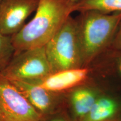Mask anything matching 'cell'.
I'll return each instance as SVG.
<instances>
[{"mask_svg":"<svg viewBox=\"0 0 121 121\" xmlns=\"http://www.w3.org/2000/svg\"><path fill=\"white\" fill-rule=\"evenodd\" d=\"M111 121H121V119H113Z\"/></svg>","mask_w":121,"mask_h":121,"instance_id":"16","label":"cell"},{"mask_svg":"<svg viewBox=\"0 0 121 121\" xmlns=\"http://www.w3.org/2000/svg\"><path fill=\"white\" fill-rule=\"evenodd\" d=\"M44 121H71V119H69L66 116H56L46 118Z\"/></svg>","mask_w":121,"mask_h":121,"instance_id":"14","label":"cell"},{"mask_svg":"<svg viewBox=\"0 0 121 121\" xmlns=\"http://www.w3.org/2000/svg\"><path fill=\"white\" fill-rule=\"evenodd\" d=\"M119 110L116 100L105 96H99L89 112L79 121H111Z\"/></svg>","mask_w":121,"mask_h":121,"instance_id":"10","label":"cell"},{"mask_svg":"<svg viewBox=\"0 0 121 121\" xmlns=\"http://www.w3.org/2000/svg\"><path fill=\"white\" fill-rule=\"evenodd\" d=\"M78 13L75 20L84 65L111 45L121 22V12L90 10Z\"/></svg>","mask_w":121,"mask_h":121,"instance_id":"2","label":"cell"},{"mask_svg":"<svg viewBox=\"0 0 121 121\" xmlns=\"http://www.w3.org/2000/svg\"><path fill=\"white\" fill-rule=\"evenodd\" d=\"M75 12L71 0H39L34 17L12 36L15 54L45 46Z\"/></svg>","mask_w":121,"mask_h":121,"instance_id":"1","label":"cell"},{"mask_svg":"<svg viewBox=\"0 0 121 121\" xmlns=\"http://www.w3.org/2000/svg\"><path fill=\"white\" fill-rule=\"evenodd\" d=\"M15 54V49L11 36L0 32V72L6 67Z\"/></svg>","mask_w":121,"mask_h":121,"instance_id":"12","label":"cell"},{"mask_svg":"<svg viewBox=\"0 0 121 121\" xmlns=\"http://www.w3.org/2000/svg\"><path fill=\"white\" fill-rule=\"evenodd\" d=\"M71 1H73V2H74L76 3V2H77V1H78V0H71Z\"/></svg>","mask_w":121,"mask_h":121,"instance_id":"17","label":"cell"},{"mask_svg":"<svg viewBox=\"0 0 121 121\" xmlns=\"http://www.w3.org/2000/svg\"><path fill=\"white\" fill-rule=\"evenodd\" d=\"M110 46L114 49L121 51V20L118 28Z\"/></svg>","mask_w":121,"mask_h":121,"instance_id":"13","label":"cell"},{"mask_svg":"<svg viewBox=\"0 0 121 121\" xmlns=\"http://www.w3.org/2000/svg\"><path fill=\"white\" fill-rule=\"evenodd\" d=\"M39 0H2L0 3V32L13 36L26 24V20L35 12Z\"/></svg>","mask_w":121,"mask_h":121,"instance_id":"6","label":"cell"},{"mask_svg":"<svg viewBox=\"0 0 121 121\" xmlns=\"http://www.w3.org/2000/svg\"><path fill=\"white\" fill-rule=\"evenodd\" d=\"M10 80L0 73V121H44Z\"/></svg>","mask_w":121,"mask_h":121,"instance_id":"5","label":"cell"},{"mask_svg":"<svg viewBox=\"0 0 121 121\" xmlns=\"http://www.w3.org/2000/svg\"><path fill=\"white\" fill-rule=\"evenodd\" d=\"M71 121H72V119H71Z\"/></svg>","mask_w":121,"mask_h":121,"instance_id":"19","label":"cell"},{"mask_svg":"<svg viewBox=\"0 0 121 121\" xmlns=\"http://www.w3.org/2000/svg\"><path fill=\"white\" fill-rule=\"evenodd\" d=\"M88 69L80 67L52 73L43 79L35 82L47 90L56 93H64L81 84L86 79Z\"/></svg>","mask_w":121,"mask_h":121,"instance_id":"8","label":"cell"},{"mask_svg":"<svg viewBox=\"0 0 121 121\" xmlns=\"http://www.w3.org/2000/svg\"><path fill=\"white\" fill-rule=\"evenodd\" d=\"M1 1H2V0H0V3L1 2Z\"/></svg>","mask_w":121,"mask_h":121,"instance_id":"18","label":"cell"},{"mask_svg":"<svg viewBox=\"0 0 121 121\" xmlns=\"http://www.w3.org/2000/svg\"><path fill=\"white\" fill-rule=\"evenodd\" d=\"M95 10L107 13L121 12V0H78L76 12Z\"/></svg>","mask_w":121,"mask_h":121,"instance_id":"11","label":"cell"},{"mask_svg":"<svg viewBox=\"0 0 121 121\" xmlns=\"http://www.w3.org/2000/svg\"><path fill=\"white\" fill-rule=\"evenodd\" d=\"M44 47L52 73L84 65L76 22L72 16Z\"/></svg>","mask_w":121,"mask_h":121,"instance_id":"3","label":"cell"},{"mask_svg":"<svg viewBox=\"0 0 121 121\" xmlns=\"http://www.w3.org/2000/svg\"><path fill=\"white\" fill-rule=\"evenodd\" d=\"M10 80L35 82L52 73L45 47L25 50L15 54L0 72Z\"/></svg>","mask_w":121,"mask_h":121,"instance_id":"4","label":"cell"},{"mask_svg":"<svg viewBox=\"0 0 121 121\" xmlns=\"http://www.w3.org/2000/svg\"><path fill=\"white\" fill-rule=\"evenodd\" d=\"M116 67H117V71L118 73L121 77V56H119L118 58V60L117 63H116Z\"/></svg>","mask_w":121,"mask_h":121,"instance_id":"15","label":"cell"},{"mask_svg":"<svg viewBox=\"0 0 121 121\" xmlns=\"http://www.w3.org/2000/svg\"><path fill=\"white\" fill-rule=\"evenodd\" d=\"M10 81L22 92L35 109L45 118L58 113L61 108L64 93L51 91L33 83Z\"/></svg>","mask_w":121,"mask_h":121,"instance_id":"7","label":"cell"},{"mask_svg":"<svg viewBox=\"0 0 121 121\" xmlns=\"http://www.w3.org/2000/svg\"><path fill=\"white\" fill-rule=\"evenodd\" d=\"M98 93L93 89L78 87L71 89L69 95L73 121H79L89 112L96 99Z\"/></svg>","mask_w":121,"mask_h":121,"instance_id":"9","label":"cell"}]
</instances>
